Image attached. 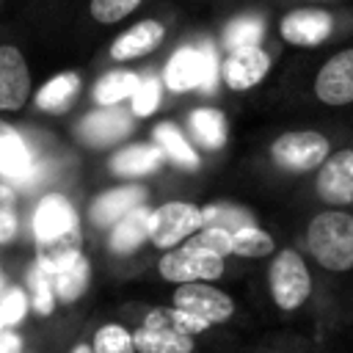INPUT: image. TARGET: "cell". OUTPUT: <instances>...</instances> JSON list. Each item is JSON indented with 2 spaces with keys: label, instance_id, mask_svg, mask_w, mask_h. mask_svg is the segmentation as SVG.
Listing matches in <instances>:
<instances>
[{
  "label": "cell",
  "instance_id": "cell-1",
  "mask_svg": "<svg viewBox=\"0 0 353 353\" xmlns=\"http://www.w3.org/2000/svg\"><path fill=\"white\" fill-rule=\"evenodd\" d=\"M33 237H36V265L47 273H55L72 262L83 245V232L74 207L61 193H50L36 204L33 212Z\"/></svg>",
  "mask_w": 353,
  "mask_h": 353
},
{
  "label": "cell",
  "instance_id": "cell-2",
  "mask_svg": "<svg viewBox=\"0 0 353 353\" xmlns=\"http://www.w3.org/2000/svg\"><path fill=\"white\" fill-rule=\"evenodd\" d=\"M306 245L314 262L325 270L342 273L353 268V215L342 210H323L309 221Z\"/></svg>",
  "mask_w": 353,
  "mask_h": 353
},
{
  "label": "cell",
  "instance_id": "cell-3",
  "mask_svg": "<svg viewBox=\"0 0 353 353\" xmlns=\"http://www.w3.org/2000/svg\"><path fill=\"white\" fill-rule=\"evenodd\" d=\"M268 284H270L273 303L281 312H295L298 306H303L312 292V276H309L303 256L292 248L279 251L270 262Z\"/></svg>",
  "mask_w": 353,
  "mask_h": 353
},
{
  "label": "cell",
  "instance_id": "cell-4",
  "mask_svg": "<svg viewBox=\"0 0 353 353\" xmlns=\"http://www.w3.org/2000/svg\"><path fill=\"white\" fill-rule=\"evenodd\" d=\"M157 270L165 281L174 284H190V281H215L223 276V256L204 251L199 245L182 243L176 248H168L160 262Z\"/></svg>",
  "mask_w": 353,
  "mask_h": 353
},
{
  "label": "cell",
  "instance_id": "cell-5",
  "mask_svg": "<svg viewBox=\"0 0 353 353\" xmlns=\"http://www.w3.org/2000/svg\"><path fill=\"white\" fill-rule=\"evenodd\" d=\"M204 226L201 210L190 201H165L149 212V240L157 248H176Z\"/></svg>",
  "mask_w": 353,
  "mask_h": 353
},
{
  "label": "cell",
  "instance_id": "cell-6",
  "mask_svg": "<svg viewBox=\"0 0 353 353\" xmlns=\"http://www.w3.org/2000/svg\"><path fill=\"white\" fill-rule=\"evenodd\" d=\"M273 160L287 171H314L331 154V143L317 130H292L273 141L270 146Z\"/></svg>",
  "mask_w": 353,
  "mask_h": 353
},
{
  "label": "cell",
  "instance_id": "cell-7",
  "mask_svg": "<svg viewBox=\"0 0 353 353\" xmlns=\"http://www.w3.org/2000/svg\"><path fill=\"white\" fill-rule=\"evenodd\" d=\"M215 80V61L210 47H182L168 58L165 85L171 91L210 88Z\"/></svg>",
  "mask_w": 353,
  "mask_h": 353
},
{
  "label": "cell",
  "instance_id": "cell-8",
  "mask_svg": "<svg viewBox=\"0 0 353 353\" xmlns=\"http://www.w3.org/2000/svg\"><path fill=\"white\" fill-rule=\"evenodd\" d=\"M174 306L182 312H190L201 317L210 325H221L234 314V301L212 287L210 281H190V284H176L174 290Z\"/></svg>",
  "mask_w": 353,
  "mask_h": 353
},
{
  "label": "cell",
  "instance_id": "cell-9",
  "mask_svg": "<svg viewBox=\"0 0 353 353\" xmlns=\"http://www.w3.org/2000/svg\"><path fill=\"white\" fill-rule=\"evenodd\" d=\"M314 190L328 207L353 204V149H339L317 168Z\"/></svg>",
  "mask_w": 353,
  "mask_h": 353
},
{
  "label": "cell",
  "instance_id": "cell-10",
  "mask_svg": "<svg viewBox=\"0 0 353 353\" xmlns=\"http://www.w3.org/2000/svg\"><path fill=\"white\" fill-rule=\"evenodd\" d=\"M314 97L334 108L353 102V47L339 50L320 66L314 77Z\"/></svg>",
  "mask_w": 353,
  "mask_h": 353
},
{
  "label": "cell",
  "instance_id": "cell-11",
  "mask_svg": "<svg viewBox=\"0 0 353 353\" xmlns=\"http://www.w3.org/2000/svg\"><path fill=\"white\" fill-rule=\"evenodd\" d=\"M334 30V17L323 8H295L279 22V33L292 47H320Z\"/></svg>",
  "mask_w": 353,
  "mask_h": 353
},
{
  "label": "cell",
  "instance_id": "cell-12",
  "mask_svg": "<svg viewBox=\"0 0 353 353\" xmlns=\"http://www.w3.org/2000/svg\"><path fill=\"white\" fill-rule=\"evenodd\" d=\"M0 176H8L14 185L30 188L39 179V163L28 149L25 138L0 121Z\"/></svg>",
  "mask_w": 353,
  "mask_h": 353
},
{
  "label": "cell",
  "instance_id": "cell-13",
  "mask_svg": "<svg viewBox=\"0 0 353 353\" xmlns=\"http://www.w3.org/2000/svg\"><path fill=\"white\" fill-rule=\"evenodd\" d=\"M30 97V72L14 44H0V110H22Z\"/></svg>",
  "mask_w": 353,
  "mask_h": 353
},
{
  "label": "cell",
  "instance_id": "cell-14",
  "mask_svg": "<svg viewBox=\"0 0 353 353\" xmlns=\"http://www.w3.org/2000/svg\"><path fill=\"white\" fill-rule=\"evenodd\" d=\"M268 72H270V55L259 44H251L229 52V58L223 61L221 77L232 91H248L256 83H262Z\"/></svg>",
  "mask_w": 353,
  "mask_h": 353
},
{
  "label": "cell",
  "instance_id": "cell-15",
  "mask_svg": "<svg viewBox=\"0 0 353 353\" xmlns=\"http://www.w3.org/2000/svg\"><path fill=\"white\" fill-rule=\"evenodd\" d=\"M165 39V28L157 19H141L138 25L127 28L121 36H116V41L110 44V58L119 63L143 58L149 52H154Z\"/></svg>",
  "mask_w": 353,
  "mask_h": 353
},
{
  "label": "cell",
  "instance_id": "cell-16",
  "mask_svg": "<svg viewBox=\"0 0 353 353\" xmlns=\"http://www.w3.org/2000/svg\"><path fill=\"white\" fill-rule=\"evenodd\" d=\"M146 199V188L141 185H121L113 188L108 193H102L94 204H91V221L97 226H113L119 223L124 215H130L135 207H141Z\"/></svg>",
  "mask_w": 353,
  "mask_h": 353
},
{
  "label": "cell",
  "instance_id": "cell-17",
  "mask_svg": "<svg viewBox=\"0 0 353 353\" xmlns=\"http://www.w3.org/2000/svg\"><path fill=\"white\" fill-rule=\"evenodd\" d=\"M130 124H132L130 113L116 110V108H102V110H97V113L83 119L80 132H83V138L88 143L105 146V143H113V141L124 138L130 132Z\"/></svg>",
  "mask_w": 353,
  "mask_h": 353
},
{
  "label": "cell",
  "instance_id": "cell-18",
  "mask_svg": "<svg viewBox=\"0 0 353 353\" xmlns=\"http://www.w3.org/2000/svg\"><path fill=\"white\" fill-rule=\"evenodd\" d=\"M80 94V74L77 72H61L55 77H50L33 97L36 108L44 113H63L74 97Z\"/></svg>",
  "mask_w": 353,
  "mask_h": 353
},
{
  "label": "cell",
  "instance_id": "cell-19",
  "mask_svg": "<svg viewBox=\"0 0 353 353\" xmlns=\"http://www.w3.org/2000/svg\"><path fill=\"white\" fill-rule=\"evenodd\" d=\"M135 353H193V336L171 331V328H152L141 325L132 331Z\"/></svg>",
  "mask_w": 353,
  "mask_h": 353
},
{
  "label": "cell",
  "instance_id": "cell-20",
  "mask_svg": "<svg viewBox=\"0 0 353 353\" xmlns=\"http://www.w3.org/2000/svg\"><path fill=\"white\" fill-rule=\"evenodd\" d=\"M149 212L143 204L135 207L130 215H124L119 223H113V232H110V248L116 254H130L135 251L143 240H149Z\"/></svg>",
  "mask_w": 353,
  "mask_h": 353
},
{
  "label": "cell",
  "instance_id": "cell-21",
  "mask_svg": "<svg viewBox=\"0 0 353 353\" xmlns=\"http://www.w3.org/2000/svg\"><path fill=\"white\" fill-rule=\"evenodd\" d=\"M52 279V290H55V298H61L63 303H74L85 287H88V279H91V265L83 254H77L72 262H66L63 268H58L55 273H50Z\"/></svg>",
  "mask_w": 353,
  "mask_h": 353
},
{
  "label": "cell",
  "instance_id": "cell-22",
  "mask_svg": "<svg viewBox=\"0 0 353 353\" xmlns=\"http://www.w3.org/2000/svg\"><path fill=\"white\" fill-rule=\"evenodd\" d=\"M160 160H163V152L160 146H149V143H135V146H127L121 149L113 160H110V168L121 176H143V174H152L160 168Z\"/></svg>",
  "mask_w": 353,
  "mask_h": 353
},
{
  "label": "cell",
  "instance_id": "cell-23",
  "mask_svg": "<svg viewBox=\"0 0 353 353\" xmlns=\"http://www.w3.org/2000/svg\"><path fill=\"white\" fill-rule=\"evenodd\" d=\"M154 143L160 146L163 154H168L179 168H199V154L193 152V146L188 143V138L171 124V121H160L154 127Z\"/></svg>",
  "mask_w": 353,
  "mask_h": 353
},
{
  "label": "cell",
  "instance_id": "cell-24",
  "mask_svg": "<svg viewBox=\"0 0 353 353\" xmlns=\"http://www.w3.org/2000/svg\"><path fill=\"white\" fill-rule=\"evenodd\" d=\"M138 85H141V77L138 74H132V72H124V69H116V72H108L99 83H97V88H94V99H97V105H102V108H113V105H119L121 99H132V94L138 91Z\"/></svg>",
  "mask_w": 353,
  "mask_h": 353
},
{
  "label": "cell",
  "instance_id": "cell-25",
  "mask_svg": "<svg viewBox=\"0 0 353 353\" xmlns=\"http://www.w3.org/2000/svg\"><path fill=\"white\" fill-rule=\"evenodd\" d=\"M190 127H193V135L199 138V143L204 149H221L226 143V119L215 108H199V110H193Z\"/></svg>",
  "mask_w": 353,
  "mask_h": 353
},
{
  "label": "cell",
  "instance_id": "cell-26",
  "mask_svg": "<svg viewBox=\"0 0 353 353\" xmlns=\"http://www.w3.org/2000/svg\"><path fill=\"white\" fill-rule=\"evenodd\" d=\"M143 325H152V328H171V331H179V334H188V336H196L201 331L210 328V323H204L201 317L190 314V312H182L176 306L171 309H152L146 317H143Z\"/></svg>",
  "mask_w": 353,
  "mask_h": 353
},
{
  "label": "cell",
  "instance_id": "cell-27",
  "mask_svg": "<svg viewBox=\"0 0 353 353\" xmlns=\"http://www.w3.org/2000/svg\"><path fill=\"white\" fill-rule=\"evenodd\" d=\"M273 248H276L273 237L254 223H245L232 232V254H237V256H251V259L268 256V254H273Z\"/></svg>",
  "mask_w": 353,
  "mask_h": 353
},
{
  "label": "cell",
  "instance_id": "cell-28",
  "mask_svg": "<svg viewBox=\"0 0 353 353\" xmlns=\"http://www.w3.org/2000/svg\"><path fill=\"white\" fill-rule=\"evenodd\" d=\"M91 350L94 353H135V342L124 325L108 323V325L97 328V334L91 339Z\"/></svg>",
  "mask_w": 353,
  "mask_h": 353
},
{
  "label": "cell",
  "instance_id": "cell-29",
  "mask_svg": "<svg viewBox=\"0 0 353 353\" xmlns=\"http://www.w3.org/2000/svg\"><path fill=\"white\" fill-rule=\"evenodd\" d=\"M143 0H91L88 3V11H91V19L99 22V25H113V22H121L124 17H130Z\"/></svg>",
  "mask_w": 353,
  "mask_h": 353
},
{
  "label": "cell",
  "instance_id": "cell-30",
  "mask_svg": "<svg viewBox=\"0 0 353 353\" xmlns=\"http://www.w3.org/2000/svg\"><path fill=\"white\" fill-rule=\"evenodd\" d=\"M19 232V215H17V196L11 185L0 182V245L11 243Z\"/></svg>",
  "mask_w": 353,
  "mask_h": 353
},
{
  "label": "cell",
  "instance_id": "cell-31",
  "mask_svg": "<svg viewBox=\"0 0 353 353\" xmlns=\"http://www.w3.org/2000/svg\"><path fill=\"white\" fill-rule=\"evenodd\" d=\"M28 306H30V301H28L25 290L11 287L0 298V331H11V325L22 323V317L28 314Z\"/></svg>",
  "mask_w": 353,
  "mask_h": 353
},
{
  "label": "cell",
  "instance_id": "cell-32",
  "mask_svg": "<svg viewBox=\"0 0 353 353\" xmlns=\"http://www.w3.org/2000/svg\"><path fill=\"white\" fill-rule=\"evenodd\" d=\"M201 218H204V226H223L229 232L251 223V218L237 210V207H229V204H212V207H204L201 210Z\"/></svg>",
  "mask_w": 353,
  "mask_h": 353
},
{
  "label": "cell",
  "instance_id": "cell-33",
  "mask_svg": "<svg viewBox=\"0 0 353 353\" xmlns=\"http://www.w3.org/2000/svg\"><path fill=\"white\" fill-rule=\"evenodd\" d=\"M30 292H33V309L39 314H50L55 306V290H52V279L47 270H41L39 265L30 270Z\"/></svg>",
  "mask_w": 353,
  "mask_h": 353
},
{
  "label": "cell",
  "instance_id": "cell-34",
  "mask_svg": "<svg viewBox=\"0 0 353 353\" xmlns=\"http://www.w3.org/2000/svg\"><path fill=\"white\" fill-rule=\"evenodd\" d=\"M190 245H199L204 251H212L218 256H229L232 254V232L223 229V226H207L204 232L188 237Z\"/></svg>",
  "mask_w": 353,
  "mask_h": 353
},
{
  "label": "cell",
  "instance_id": "cell-35",
  "mask_svg": "<svg viewBox=\"0 0 353 353\" xmlns=\"http://www.w3.org/2000/svg\"><path fill=\"white\" fill-rule=\"evenodd\" d=\"M160 97H163V85L157 77H146L141 80L138 91L132 94V113L135 116H152L160 105Z\"/></svg>",
  "mask_w": 353,
  "mask_h": 353
},
{
  "label": "cell",
  "instance_id": "cell-36",
  "mask_svg": "<svg viewBox=\"0 0 353 353\" xmlns=\"http://www.w3.org/2000/svg\"><path fill=\"white\" fill-rule=\"evenodd\" d=\"M259 36H262V25H259L256 19H237V22H232V25L226 28L223 41H226L232 50H237V47H251V44H256Z\"/></svg>",
  "mask_w": 353,
  "mask_h": 353
},
{
  "label": "cell",
  "instance_id": "cell-37",
  "mask_svg": "<svg viewBox=\"0 0 353 353\" xmlns=\"http://www.w3.org/2000/svg\"><path fill=\"white\" fill-rule=\"evenodd\" d=\"M22 350V339L11 331H0V353H19Z\"/></svg>",
  "mask_w": 353,
  "mask_h": 353
},
{
  "label": "cell",
  "instance_id": "cell-38",
  "mask_svg": "<svg viewBox=\"0 0 353 353\" xmlns=\"http://www.w3.org/2000/svg\"><path fill=\"white\" fill-rule=\"evenodd\" d=\"M72 353H94V350H91V345H88V342H80V345H74V347H72Z\"/></svg>",
  "mask_w": 353,
  "mask_h": 353
},
{
  "label": "cell",
  "instance_id": "cell-39",
  "mask_svg": "<svg viewBox=\"0 0 353 353\" xmlns=\"http://www.w3.org/2000/svg\"><path fill=\"white\" fill-rule=\"evenodd\" d=\"M0 290H3V279H0Z\"/></svg>",
  "mask_w": 353,
  "mask_h": 353
}]
</instances>
